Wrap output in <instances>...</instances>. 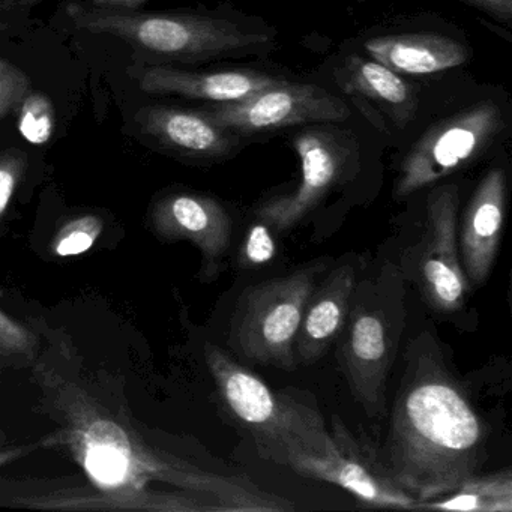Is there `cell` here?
<instances>
[{"label":"cell","instance_id":"7c38bea8","mask_svg":"<svg viewBox=\"0 0 512 512\" xmlns=\"http://www.w3.org/2000/svg\"><path fill=\"white\" fill-rule=\"evenodd\" d=\"M332 436L337 443L334 449L326 454L292 455L286 467L304 478L338 485L368 506L413 509L415 497L398 487L382 461L359 448L346 428L335 425Z\"/></svg>","mask_w":512,"mask_h":512},{"label":"cell","instance_id":"7402d4cb","mask_svg":"<svg viewBox=\"0 0 512 512\" xmlns=\"http://www.w3.org/2000/svg\"><path fill=\"white\" fill-rule=\"evenodd\" d=\"M38 353H40L38 335L0 308V355L34 362Z\"/></svg>","mask_w":512,"mask_h":512},{"label":"cell","instance_id":"9c48e42d","mask_svg":"<svg viewBox=\"0 0 512 512\" xmlns=\"http://www.w3.org/2000/svg\"><path fill=\"white\" fill-rule=\"evenodd\" d=\"M343 44L410 79L467 70L475 56L467 32L436 13L388 17Z\"/></svg>","mask_w":512,"mask_h":512},{"label":"cell","instance_id":"5bb4252c","mask_svg":"<svg viewBox=\"0 0 512 512\" xmlns=\"http://www.w3.org/2000/svg\"><path fill=\"white\" fill-rule=\"evenodd\" d=\"M137 122L155 145L188 163H224L251 146L244 137L215 124L199 107L151 104L140 109Z\"/></svg>","mask_w":512,"mask_h":512},{"label":"cell","instance_id":"4dcf8cb0","mask_svg":"<svg viewBox=\"0 0 512 512\" xmlns=\"http://www.w3.org/2000/svg\"><path fill=\"white\" fill-rule=\"evenodd\" d=\"M313 2V0H311ZM338 2H347V0H338Z\"/></svg>","mask_w":512,"mask_h":512},{"label":"cell","instance_id":"d6986e66","mask_svg":"<svg viewBox=\"0 0 512 512\" xmlns=\"http://www.w3.org/2000/svg\"><path fill=\"white\" fill-rule=\"evenodd\" d=\"M413 509L419 511H476L511 512L512 511V475L511 470L488 473V475L469 476L451 493L436 499L415 503Z\"/></svg>","mask_w":512,"mask_h":512},{"label":"cell","instance_id":"3957f363","mask_svg":"<svg viewBox=\"0 0 512 512\" xmlns=\"http://www.w3.org/2000/svg\"><path fill=\"white\" fill-rule=\"evenodd\" d=\"M512 98L502 85L467 70L425 80L421 106L409 133L392 155L395 200L457 178L508 151Z\"/></svg>","mask_w":512,"mask_h":512},{"label":"cell","instance_id":"52a82bcc","mask_svg":"<svg viewBox=\"0 0 512 512\" xmlns=\"http://www.w3.org/2000/svg\"><path fill=\"white\" fill-rule=\"evenodd\" d=\"M320 265L247 287L230 325V346L256 364L295 370V341Z\"/></svg>","mask_w":512,"mask_h":512},{"label":"cell","instance_id":"d4e9b609","mask_svg":"<svg viewBox=\"0 0 512 512\" xmlns=\"http://www.w3.org/2000/svg\"><path fill=\"white\" fill-rule=\"evenodd\" d=\"M29 89H31V83L28 76L20 70L0 80V119H4L8 113L16 110L17 104Z\"/></svg>","mask_w":512,"mask_h":512},{"label":"cell","instance_id":"8992f818","mask_svg":"<svg viewBox=\"0 0 512 512\" xmlns=\"http://www.w3.org/2000/svg\"><path fill=\"white\" fill-rule=\"evenodd\" d=\"M205 359L224 403L253 434L263 458L286 466L292 455L326 454L335 448L334 436L314 407L275 394L214 344L205 347Z\"/></svg>","mask_w":512,"mask_h":512},{"label":"cell","instance_id":"2e32d148","mask_svg":"<svg viewBox=\"0 0 512 512\" xmlns=\"http://www.w3.org/2000/svg\"><path fill=\"white\" fill-rule=\"evenodd\" d=\"M152 229L166 241H190L199 248L203 274H217L232 241V218L208 194L175 191L154 203Z\"/></svg>","mask_w":512,"mask_h":512},{"label":"cell","instance_id":"44dd1931","mask_svg":"<svg viewBox=\"0 0 512 512\" xmlns=\"http://www.w3.org/2000/svg\"><path fill=\"white\" fill-rule=\"evenodd\" d=\"M19 115V130L28 142L44 145L49 142L55 128L53 107L50 100L40 92L29 89L16 107Z\"/></svg>","mask_w":512,"mask_h":512},{"label":"cell","instance_id":"e0dca14e","mask_svg":"<svg viewBox=\"0 0 512 512\" xmlns=\"http://www.w3.org/2000/svg\"><path fill=\"white\" fill-rule=\"evenodd\" d=\"M341 359L350 388L370 415L383 412L385 383L391 362V337L385 314L379 310L353 311L347 319Z\"/></svg>","mask_w":512,"mask_h":512},{"label":"cell","instance_id":"cb8c5ba5","mask_svg":"<svg viewBox=\"0 0 512 512\" xmlns=\"http://www.w3.org/2000/svg\"><path fill=\"white\" fill-rule=\"evenodd\" d=\"M269 227L263 223L248 230L241 250V263L244 266H259L271 262L277 253L274 236L269 232Z\"/></svg>","mask_w":512,"mask_h":512},{"label":"cell","instance_id":"83f0119b","mask_svg":"<svg viewBox=\"0 0 512 512\" xmlns=\"http://www.w3.org/2000/svg\"><path fill=\"white\" fill-rule=\"evenodd\" d=\"M89 5L106 10H142L149 0H86Z\"/></svg>","mask_w":512,"mask_h":512},{"label":"cell","instance_id":"6da1fadb","mask_svg":"<svg viewBox=\"0 0 512 512\" xmlns=\"http://www.w3.org/2000/svg\"><path fill=\"white\" fill-rule=\"evenodd\" d=\"M40 403L92 488L109 494L112 511L283 512L295 505L251 479L218 475L161 451L140 433L125 403L76 364L70 343L56 340L32 362Z\"/></svg>","mask_w":512,"mask_h":512},{"label":"cell","instance_id":"f1b7e54d","mask_svg":"<svg viewBox=\"0 0 512 512\" xmlns=\"http://www.w3.org/2000/svg\"><path fill=\"white\" fill-rule=\"evenodd\" d=\"M43 445H46V442L32 443V445L11 446V448L0 449V467L7 466V464L13 463V461L25 457L29 452L35 451V449L41 448Z\"/></svg>","mask_w":512,"mask_h":512},{"label":"cell","instance_id":"5b68a950","mask_svg":"<svg viewBox=\"0 0 512 512\" xmlns=\"http://www.w3.org/2000/svg\"><path fill=\"white\" fill-rule=\"evenodd\" d=\"M281 136L298 157L301 175L295 190L253 209L254 217L277 233L298 226L332 194L350 193L367 182L389 149L388 140L355 109L349 118L299 125Z\"/></svg>","mask_w":512,"mask_h":512},{"label":"cell","instance_id":"8fae6325","mask_svg":"<svg viewBox=\"0 0 512 512\" xmlns=\"http://www.w3.org/2000/svg\"><path fill=\"white\" fill-rule=\"evenodd\" d=\"M421 193H424L425 235L416 257V281L425 301L434 310L455 313L466 304L470 287L458 254L461 182L451 178Z\"/></svg>","mask_w":512,"mask_h":512},{"label":"cell","instance_id":"30bf717a","mask_svg":"<svg viewBox=\"0 0 512 512\" xmlns=\"http://www.w3.org/2000/svg\"><path fill=\"white\" fill-rule=\"evenodd\" d=\"M221 128L254 145L281 136L289 128L337 121L353 115L352 106L307 76H293L238 103L200 104Z\"/></svg>","mask_w":512,"mask_h":512},{"label":"cell","instance_id":"9a60e30c","mask_svg":"<svg viewBox=\"0 0 512 512\" xmlns=\"http://www.w3.org/2000/svg\"><path fill=\"white\" fill-rule=\"evenodd\" d=\"M508 200V154L491 161L467 203L457 233L458 254L467 281L485 283L502 238Z\"/></svg>","mask_w":512,"mask_h":512},{"label":"cell","instance_id":"f546056e","mask_svg":"<svg viewBox=\"0 0 512 512\" xmlns=\"http://www.w3.org/2000/svg\"><path fill=\"white\" fill-rule=\"evenodd\" d=\"M19 68L16 65L10 64L7 61H0V80L5 79V77L11 76V74L16 73Z\"/></svg>","mask_w":512,"mask_h":512},{"label":"cell","instance_id":"4fadbf2b","mask_svg":"<svg viewBox=\"0 0 512 512\" xmlns=\"http://www.w3.org/2000/svg\"><path fill=\"white\" fill-rule=\"evenodd\" d=\"M128 73L145 94L185 98L202 104L238 103L295 76L278 67L190 70L163 64L136 65Z\"/></svg>","mask_w":512,"mask_h":512},{"label":"cell","instance_id":"7a4b0ae2","mask_svg":"<svg viewBox=\"0 0 512 512\" xmlns=\"http://www.w3.org/2000/svg\"><path fill=\"white\" fill-rule=\"evenodd\" d=\"M488 431L436 341L410 344L382 464L416 503L451 493L482 467Z\"/></svg>","mask_w":512,"mask_h":512},{"label":"cell","instance_id":"277c9868","mask_svg":"<svg viewBox=\"0 0 512 512\" xmlns=\"http://www.w3.org/2000/svg\"><path fill=\"white\" fill-rule=\"evenodd\" d=\"M74 28L119 38L139 50L143 64L203 65L209 62L266 61L277 52L280 32L263 17L232 4L169 11L106 10L71 0Z\"/></svg>","mask_w":512,"mask_h":512},{"label":"cell","instance_id":"4316f807","mask_svg":"<svg viewBox=\"0 0 512 512\" xmlns=\"http://www.w3.org/2000/svg\"><path fill=\"white\" fill-rule=\"evenodd\" d=\"M47 0H0V26H11L28 19L38 5Z\"/></svg>","mask_w":512,"mask_h":512},{"label":"cell","instance_id":"ac0fdd59","mask_svg":"<svg viewBox=\"0 0 512 512\" xmlns=\"http://www.w3.org/2000/svg\"><path fill=\"white\" fill-rule=\"evenodd\" d=\"M355 286L352 266H341L313 290L296 335V359L311 364L325 353L347 323Z\"/></svg>","mask_w":512,"mask_h":512},{"label":"cell","instance_id":"603a6c76","mask_svg":"<svg viewBox=\"0 0 512 512\" xmlns=\"http://www.w3.org/2000/svg\"><path fill=\"white\" fill-rule=\"evenodd\" d=\"M26 166L28 157L19 149H8L0 154V221L4 220L16 196Z\"/></svg>","mask_w":512,"mask_h":512},{"label":"cell","instance_id":"484cf974","mask_svg":"<svg viewBox=\"0 0 512 512\" xmlns=\"http://www.w3.org/2000/svg\"><path fill=\"white\" fill-rule=\"evenodd\" d=\"M484 14L509 32L512 26V0H454Z\"/></svg>","mask_w":512,"mask_h":512},{"label":"cell","instance_id":"ba28073f","mask_svg":"<svg viewBox=\"0 0 512 512\" xmlns=\"http://www.w3.org/2000/svg\"><path fill=\"white\" fill-rule=\"evenodd\" d=\"M307 77L367 118L389 149L398 148L409 133L427 80L401 76L343 43Z\"/></svg>","mask_w":512,"mask_h":512},{"label":"cell","instance_id":"ffe728a7","mask_svg":"<svg viewBox=\"0 0 512 512\" xmlns=\"http://www.w3.org/2000/svg\"><path fill=\"white\" fill-rule=\"evenodd\" d=\"M103 232L104 220L100 215H79L58 230L50 244V251L59 259L82 256L94 248Z\"/></svg>","mask_w":512,"mask_h":512}]
</instances>
